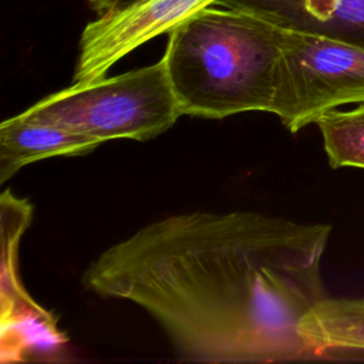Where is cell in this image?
Segmentation results:
<instances>
[{"instance_id":"1","label":"cell","mask_w":364,"mask_h":364,"mask_svg":"<svg viewBox=\"0 0 364 364\" xmlns=\"http://www.w3.org/2000/svg\"><path fill=\"white\" fill-rule=\"evenodd\" d=\"M330 233L257 212L172 215L102 250L82 286L144 309L186 361L316 360L300 323L327 297Z\"/></svg>"},{"instance_id":"2","label":"cell","mask_w":364,"mask_h":364,"mask_svg":"<svg viewBox=\"0 0 364 364\" xmlns=\"http://www.w3.org/2000/svg\"><path fill=\"white\" fill-rule=\"evenodd\" d=\"M279 33L263 17L218 4L173 27L162 58L182 115L272 112Z\"/></svg>"},{"instance_id":"3","label":"cell","mask_w":364,"mask_h":364,"mask_svg":"<svg viewBox=\"0 0 364 364\" xmlns=\"http://www.w3.org/2000/svg\"><path fill=\"white\" fill-rule=\"evenodd\" d=\"M182 115L164 58L115 77L63 88L17 114L91 136L146 141L169 129Z\"/></svg>"},{"instance_id":"4","label":"cell","mask_w":364,"mask_h":364,"mask_svg":"<svg viewBox=\"0 0 364 364\" xmlns=\"http://www.w3.org/2000/svg\"><path fill=\"white\" fill-rule=\"evenodd\" d=\"M272 114L297 132L323 114L364 102V48L280 27Z\"/></svg>"},{"instance_id":"5","label":"cell","mask_w":364,"mask_h":364,"mask_svg":"<svg viewBox=\"0 0 364 364\" xmlns=\"http://www.w3.org/2000/svg\"><path fill=\"white\" fill-rule=\"evenodd\" d=\"M219 0H138L105 11L90 21L80 37L74 82L105 77L122 57Z\"/></svg>"},{"instance_id":"6","label":"cell","mask_w":364,"mask_h":364,"mask_svg":"<svg viewBox=\"0 0 364 364\" xmlns=\"http://www.w3.org/2000/svg\"><path fill=\"white\" fill-rule=\"evenodd\" d=\"M3 228L1 353L3 360H21L23 350L36 344L63 343L53 317L21 287L16 269L18 239L30 223L33 208L26 199L4 191L0 199Z\"/></svg>"},{"instance_id":"7","label":"cell","mask_w":364,"mask_h":364,"mask_svg":"<svg viewBox=\"0 0 364 364\" xmlns=\"http://www.w3.org/2000/svg\"><path fill=\"white\" fill-rule=\"evenodd\" d=\"M216 4L364 48V0H219Z\"/></svg>"},{"instance_id":"8","label":"cell","mask_w":364,"mask_h":364,"mask_svg":"<svg viewBox=\"0 0 364 364\" xmlns=\"http://www.w3.org/2000/svg\"><path fill=\"white\" fill-rule=\"evenodd\" d=\"M100 144L64 127L14 115L0 124V183L31 162L60 155L88 154Z\"/></svg>"},{"instance_id":"9","label":"cell","mask_w":364,"mask_h":364,"mask_svg":"<svg viewBox=\"0 0 364 364\" xmlns=\"http://www.w3.org/2000/svg\"><path fill=\"white\" fill-rule=\"evenodd\" d=\"M300 334L316 360L363 355L364 299H323L301 320Z\"/></svg>"},{"instance_id":"10","label":"cell","mask_w":364,"mask_h":364,"mask_svg":"<svg viewBox=\"0 0 364 364\" xmlns=\"http://www.w3.org/2000/svg\"><path fill=\"white\" fill-rule=\"evenodd\" d=\"M316 124L331 168L364 169V102L347 111L331 109Z\"/></svg>"},{"instance_id":"11","label":"cell","mask_w":364,"mask_h":364,"mask_svg":"<svg viewBox=\"0 0 364 364\" xmlns=\"http://www.w3.org/2000/svg\"><path fill=\"white\" fill-rule=\"evenodd\" d=\"M90 7L97 13H105V11H112V10H118L122 7H127L138 0H87Z\"/></svg>"}]
</instances>
